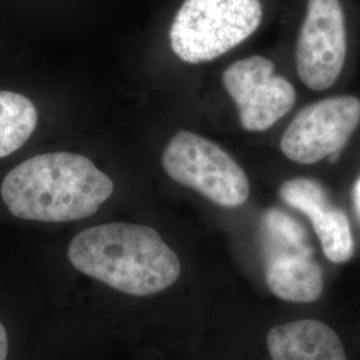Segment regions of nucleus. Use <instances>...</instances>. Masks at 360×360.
<instances>
[{
  "label": "nucleus",
  "instance_id": "f257e3e1",
  "mask_svg": "<svg viewBox=\"0 0 360 360\" xmlns=\"http://www.w3.org/2000/svg\"><path fill=\"white\" fill-rule=\"evenodd\" d=\"M112 193L108 175L86 156L71 153L35 155L0 184V199L13 218L40 223L92 217Z\"/></svg>",
  "mask_w": 360,
  "mask_h": 360
},
{
  "label": "nucleus",
  "instance_id": "f03ea898",
  "mask_svg": "<svg viewBox=\"0 0 360 360\" xmlns=\"http://www.w3.org/2000/svg\"><path fill=\"white\" fill-rule=\"evenodd\" d=\"M67 257L83 275L129 296L160 294L181 272L179 257L159 232L124 221L79 232Z\"/></svg>",
  "mask_w": 360,
  "mask_h": 360
},
{
  "label": "nucleus",
  "instance_id": "7ed1b4c3",
  "mask_svg": "<svg viewBox=\"0 0 360 360\" xmlns=\"http://www.w3.org/2000/svg\"><path fill=\"white\" fill-rule=\"evenodd\" d=\"M260 0H184L169 28V43L180 60L200 65L233 50L257 31Z\"/></svg>",
  "mask_w": 360,
  "mask_h": 360
},
{
  "label": "nucleus",
  "instance_id": "20e7f679",
  "mask_svg": "<svg viewBox=\"0 0 360 360\" xmlns=\"http://www.w3.org/2000/svg\"><path fill=\"white\" fill-rule=\"evenodd\" d=\"M168 176L223 208L243 206L250 196L245 169L219 144L191 131L176 132L163 153Z\"/></svg>",
  "mask_w": 360,
  "mask_h": 360
},
{
  "label": "nucleus",
  "instance_id": "39448f33",
  "mask_svg": "<svg viewBox=\"0 0 360 360\" xmlns=\"http://www.w3.org/2000/svg\"><path fill=\"white\" fill-rule=\"evenodd\" d=\"M360 124V99L330 96L302 108L284 129L281 150L297 165H315L336 156Z\"/></svg>",
  "mask_w": 360,
  "mask_h": 360
},
{
  "label": "nucleus",
  "instance_id": "423d86ee",
  "mask_svg": "<svg viewBox=\"0 0 360 360\" xmlns=\"http://www.w3.org/2000/svg\"><path fill=\"white\" fill-rule=\"evenodd\" d=\"M347 25L340 0H309L296 41L295 65L312 91L334 87L347 59Z\"/></svg>",
  "mask_w": 360,
  "mask_h": 360
},
{
  "label": "nucleus",
  "instance_id": "0eeeda50",
  "mask_svg": "<svg viewBox=\"0 0 360 360\" xmlns=\"http://www.w3.org/2000/svg\"><path fill=\"white\" fill-rule=\"evenodd\" d=\"M275 70L271 59L254 55L232 63L223 72V86L236 104L245 131L270 129L295 105V87Z\"/></svg>",
  "mask_w": 360,
  "mask_h": 360
},
{
  "label": "nucleus",
  "instance_id": "6e6552de",
  "mask_svg": "<svg viewBox=\"0 0 360 360\" xmlns=\"http://www.w3.org/2000/svg\"><path fill=\"white\" fill-rule=\"evenodd\" d=\"M284 203L309 219L323 254L336 263H346L354 255V235L345 211L331 205L326 188L309 178L287 180L279 188Z\"/></svg>",
  "mask_w": 360,
  "mask_h": 360
},
{
  "label": "nucleus",
  "instance_id": "1a4fd4ad",
  "mask_svg": "<svg viewBox=\"0 0 360 360\" xmlns=\"http://www.w3.org/2000/svg\"><path fill=\"white\" fill-rule=\"evenodd\" d=\"M271 360H347L340 338L327 324L302 319L271 328Z\"/></svg>",
  "mask_w": 360,
  "mask_h": 360
},
{
  "label": "nucleus",
  "instance_id": "9d476101",
  "mask_svg": "<svg viewBox=\"0 0 360 360\" xmlns=\"http://www.w3.org/2000/svg\"><path fill=\"white\" fill-rule=\"evenodd\" d=\"M266 282L274 295L290 303H314L324 288L322 269L306 251L272 255Z\"/></svg>",
  "mask_w": 360,
  "mask_h": 360
},
{
  "label": "nucleus",
  "instance_id": "9b49d317",
  "mask_svg": "<svg viewBox=\"0 0 360 360\" xmlns=\"http://www.w3.org/2000/svg\"><path fill=\"white\" fill-rule=\"evenodd\" d=\"M38 110L27 96L0 90V159L26 144L38 126Z\"/></svg>",
  "mask_w": 360,
  "mask_h": 360
},
{
  "label": "nucleus",
  "instance_id": "f8f14e48",
  "mask_svg": "<svg viewBox=\"0 0 360 360\" xmlns=\"http://www.w3.org/2000/svg\"><path fill=\"white\" fill-rule=\"evenodd\" d=\"M11 354H13L11 331L7 323L0 318V360H11Z\"/></svg>",
  "mask_w": 360,
  "mask_h": 360
},
{
  "label": "nucleus",
  "instance_id": "ddd939ff",
  "mask_svg": "<svg viewBox=\"0 0 360 360\" xmlns=\"http://www.w3.org/2000/svg\"><path fill=\"white\" fill-rule=\"evenodd\" d=\"M352 202H354V207H355V212L358 215V219L360 220V175L359 178L355 181L354 188H352Z\"/></svg>",
  "mask_w": 360,
  "mask_h": 360
}]
</instances>
